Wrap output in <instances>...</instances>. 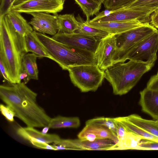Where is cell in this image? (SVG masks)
<instances>
[{
	"label": "cell",
	"instance_id": "obj_8",
	"mask_svg": "<svg viewBox=\"0 0 158 158\" xmlns=\"http://www.w3.org/2000/svg\"><path fill=\"white\" fill-rule=\"evenodd\" d=\"M152 14L150 12L137 10L126 6L114 10L106 9L98 13L90 21L105 22L136 20L143 23H150Z\"/></svg>",
	"mask_w": 158,
	"mask_h": 158
},
{
	"label": "cell",
	"instance_id": "obj_21",
	"mask_svg": "<svg viewBox=\"0 0 158 158\" xmlns=\"http://www.w3.org/2000/svg\"><path fill=\"white\" fill-rule=\"evenodd\" d=\"M87 133L94 134L97 136L98 139H110L113 140L116 143L118 141L117 137L110 129L102 126L96 124L85 125L78 135Z\"/></svg>",
	"mask_w": 158,
	"mask_h": 158
},
{
	"label": "cell",
	"instance_id": "obj_10",
	"mask_svg": "<svg viewBox=\"0 0 158 158\" xmlns=\"http://www.w3.org/2000/svg\"><path fill=\"white\" fill-rule=\"evenodd\" d=\"M118 49L115 35L110 34L101 39L94 53L97 65L101 69L105 71L114 64Z\"/></svg>",
	"mask_w": 158,
	"mask_h": 158
},
{
	"label": "cell",
	"instance_id": "obj_34",
	"mask_svg": "<svg viewBox=\"0 0 158 158\" xmlns=\"http://www.w3.org/2000/svg\"><path fill=\"white\" fill-rule=\"evenodd\" d=\"M116 126L117 136L118 140L123 137L129 131L120 122L114 118Z\"/></svg>",
	"mask_w": 158,
	"mask_h": 158
},
{
	"label": "cell",
	"instance_id": "obj_27",
	"mask_svg": "<svg viewBox=\"0 0 158 158\" xmlns=\"http://www.w3.org/2000/svg\"><path fill=\"white\" fill-rule=\"evenodd\" d=\"M81 8L86 17L85 22L90 20V17L99 13L101 5L91 0H74Z\"/></svg>",
	"mask_w": 158,
	"mask_h": 158
},
{
	"label": "cell",
	"instance_id": "obj_16",
	"mask_svg": "<svg viewBox=\"0 0 158 158\" xmlns=\"http://www.w3.org/2000/svg\"><path fill=\"white\" fill-rule=\"evenodd\" d=\"M17 134L23 139L30 141L34 140L45 142L48 143H55L61 138L56 134H44L34 127H20L16 131Z\"/></svg>",
	"mask_w": 158,
	"mask_h": 158
},
{
	"label": "cell",
	"instance_id": "obj_36",
	"mask_svg": "<svg viewBox=\"0 0 158 158\" xmlns=\"http://www.w3.org/2000/svg\"><path fill=\"white\" fill-rule=\"evenodd\" d=\"M146 87L158 90V76L156 75L152 76L148 82Z\"/></svg>",
	"mask_w": 158,
	"mask_h": 158
},
{
	"label": "cell",
	"instance_id": "obj_28",
	"mask_svg": "<svg viewBox=\"0 0 158 158\" xmlns=\"http://www.w3.org/2000/svg\"><path fill=\"white\" fill-rule=\"evenodd\" d=\"M126 6L133 9L149 12L152 14L158 10V0H136Z\"/></svg>",
	"mask_w": 158,
	"mask_h": 158
},
{
	"label": "cell",
	"instance_id": "obj_2",
	"mask_svg": "<svg viewBox=\"0 0 158 158\" xmlns=\"http://www.w3.org/2000/svg\"><path fill=\"white\" fill-rule=\"evenodd\" d=\"M24 37L0 17V60L12 83L21 82L22 61L27 53Z\"/></svg>",
	"mask_w": 158,
	"mask_h": 158
},
{
	"label": "cell",
	"instance_id": "obj_20",
	"mask_svg": "<svg viewBox=\"0 0 158 158\" xmlns=\"http://www.w3.org/2000/svg\"><path fill=\"white\" fill-rule=\"evenodd\" d=\"M56 15L59 27L58 32L71 33L78 29V23L73 14Z\"/></svg>",
	"mask_w": 158,
	"mask_h": 158
},
{
	"label": "cell",
	"instance_id": "obj_1",
	"mask_svg": "<svg viewBox=\"0 0 158 158\" xmlns=\"http://www.w3.org/2000/svg\"><path fill=\"white\" fill-rule=\"evenodd\" d=\"M37 96L24 82L0 86L1 99L27 127H44L48 126L51 119L37 103Z\"/></svg>",
	"mask_w": 158,
	"mask_h": 158
},
{
	"label": "cell",
	"instance_id": "obj_15",
	"mask_svg": "<svg viewBox=\"0 0 158 158\" xmlns=\"http://www.w3.org/2000/svg\"><path fill=\"white\" fill-rule=\"evenodd\" d=\"M139 104L142 111L158 119V90L146 87L140 92Z\"/></svg>",
	"mask_w": 158,
	"mask_h": 158
},
{
	"label": "cell",
	"instance_id": "obj_35",
	"mask_svg": "<svg viewBox=\"0 0 158 158\" xmlns=\"http://www.w3.org/2000/svg\"><path fill=\"white\" fill-rule=\"evenodd\" d=\"M33 145L39 148L56 150L53 145L47 143L36 140H32L30 142Z\"/></svg>",
	"mask_w": 158,
	"mask_h": 158
},
{
	"label": "cell",
	"instance_id": "obj_32",
	"mask_svg": "<svg viewBox=\"0 0 158 158\" xmlns=\"http://www.w3.org/2000/svg\"><path fill=\"white\" fill-rule=\"evenodd\" d=\"M0 109L2 114L8 121L10 122L14 121V117L15 116V114L10 107L7 105L6 106L1 104Z\"/></svg>",
	"mask_w": 158,
	"mask_h": 158
},
{
	"label": "cell",
	"instance_id": "obj_30",
	"mask_svg": "<svg viewBox=\"0 0 158 158\" xmlns=\"http://www.w3.org/2000/svg\"><path fill=\"white\" fill-rule=\"evenodd\" d=\"M136 0H105L103 3L106 10H114L127 6Z\"/></svg>",
	"mask_w": 158,
	"mask_h": 158
},
{
	"label": "cell",
	"instance_id": "obj_22",
	"mask_svg": "<svg viewBox=\"0 0 158 158\" xmlns=\"http://www.w3.org/2000/svg\"><path fill=\"white\" fill-rule=\"evenodd\" d=\"M26 50L27 53L31 52L40 58L47 57L51 59L50 56L35 36L33 31L24 36Z\"/></svg>",
	"mask_w": 158,
	"mask_h": 158
},
{
	"label": "cell",
	"instance_id": "obj_31",
	"mask_svg": "<svg viewBox=\"0 0 158 158\" xmlns=\"http://www.w3.org/2000/svg\"><path fill=\"white\" fill-rule=\"evenodd\" d=\"M135 150H158V142L143 139Z\"/></svg>",
	"mask_w": 158,
	"mask_h": 158
},
{
	"label": "cell",
	"instance_id": "obj_24",
	"mask_svg": "<svg viewBox=\"0 0 158 158\" xmlns=\"http://www.w3.org/2000/svg\"><path fill=\"white\" fill-rule=\"evenodd\" d=\"M80 125V120L78 117L58 116L51 118L48 126L50 128L52 129L77 128L79 127Z\"/></svg>",
	"mask_w": 158,
	"mask_h": 158
},
{
	"label": "cell",
	"instance_id": "obj_40",
	"mask_svg": "<svg viewBox=\"0 0 158 158\" xmlns=\"http://www.w3.org/2000/svg\"><path fill=\"white\" fill-rule=\"evenodd\" d=\"M49 128H50L48 126L44 127L42 131V133L45 134H47Z\"/></svg>",
	"mask_w": 158,
	"mask_h": 158
},
{
	"label": "cell",
	"instance_id": "obj_7",
	"mask_svg": "<svg viewBox=\"0 0 158 158\" xmlns=\"http://www.w3.org/2000/svg\"><path fill=\"white\" fill-rule=\"evenodd\" d=\"M158 50V30L133 46L118 62H125L129 60L155 64L157 58Z\"/></svg>",
	"mask_w": 158,
	"mask_h": 158
},
{
	"label": "cell",
	"instance_id": "obj_33",
	"mask_svg": "<svg viewBox=\"0 0 158 158\" xmlns=\"http://www.w3.org/2000/svg\"><path fill=\"white\" fill-rule=\"evenodd\" d=\"M15 0H1L0 17L4 16L9 11Z\"/></svg>",
	"mask_w": 158,
	"mask_h": 158
},
{
	"label": "cell",
	"instance_id": "obj_17",
	"mask_svg": "<svg viewBox=\"0 0 158 158\" xmlns=\"http://www.w3.org/2000/svg\"><path fill=\"white\" fill-rule=\"evenodd\" d=\"M4 17L6 21L23 37L33 31V28L19 13L9 10Z\"/></svg>",
	"mask_w": 158,
	"mask_h": 158
},
{
	"label": "cell",
	"instance_id": "obj_43",
	"mask_svg": "<svg viewBox=\"0 0 158 158\" xmlns=\"http://www.w3.org/2000/svg\"><path fill=\"white\" fill-rule=\"evenodd\" d=\"M157 76H158V72L156 74Z\"/></svg>",
	"mask_w": 158,
	"mask_h": 158
},
{
	"label": "cell",
	"instance_id": "obj_3",
	"mask_svg": "<svg viewBox=\"0 0 158 158\" xmlns=\"http://www.w3.org/2000/svg\"><path fill=\"white\" fill-rule=\"evenodd\" d=\"M40 43L62 70L81 65H97L95 53L86 49L65 45L44 34L33 31Z\"/></svg>",
	"mask_w": 158,
	"mask_h": 158
},
{
	"label": "cell",
	"instance_id": "obj_38",
	"mask_svg": "<svg viewBox=\"0 0 158 158\" xmlns=\"http://www.w3.org/2000/svg\"><path fill=\"white\" fill-rule=\"evenodd\" d=\"M0 69L1 73L4 79L9 84H10L11 83L7 76L5 69L2 63V62L0 60Z\"/></svg>",
	"mask_w": 158,
	"mask_h": 158
},
{
	"label": "cell",
	"instance_id": "obj_39",
	"mask_svg": "<svg viewBox=\"0 0 158 158\" xmlns=\"http://www.w3.org/2000/svg\"><path fill=\"white\" fill-rule=\"evenodd\" d=\"M28 0H15L13 3L12 6L17 5Z\"/></svg>",
	"mask_w": 158,
	"mask_h": 158
},
{
	"label": "cell",
	"instance_id": "obj_42",
	"mask_svg": "<svg viewBox=\"0 0 158 158\" xmlns=\"http://www.w3.org/2000/svg\"><path fill=\"white\" fill-rule=\"evenodd\" d=\"M154 122L156 124L158 127V119H157L156 121H154Z\"/></svg>",
	"mask_w": 158,
	"mask_h": 158
},
{
	"label": "cell",
	"instance_id": "obj_23",
	"mask_svg": "<svg viewBox=\"0 0 158 158\" xmlns=\"http://www.w3.org/2000/svg\"><path fill=\"white\" fill-rule=\"evenodd\" d=\"M126 117L132 123L158 137V127L155 123L154 120L143 118L135 114H131Z\"/></svg>",
	"mask_w": 158,
	"mask_h": 158
},
{
	"label": "cell",
	"instance_id": "obj_41",
	"mask_svg": "<svg viewBox=\"0 0 158 158\" xmlns=\"http://www.w3.org/2000/svg\"><path fill=\"white\" fill-rule=\"evenodd\" d=\"M92 1L99 4H103L105 0H91Z\"/></svg>",
	"mask_w": 158,
	"mask_h": 158
},
{
	"label": "cell",
	"instance_id": "obj_9",
	"mask_svg": "<svg viewBox=\"0 0 158 158\" xmlns=\"http://www.w3.org/2000/svg\"><path fill=\"white\" fill-rule=\"evenodd\" d=\"M64 2L65 0H28L11 6L9 10L20 13L43 12L56 15L63 10Z\"/></svg>",
	"mask_w": 158,
	"mask_h": 158
},
{
	"label": "cell",
	"instance_id": "obj_18",
	"mask_svg": "<svg viewBox=\"0 0 158 158\" xmlns=\"http://www.w3.org/2000/svg\"><path fill=\"white\" fill-rule=\"evenodd\" d=\"M37 57L36 54L32 53H27L23 57L22 72L27 74V77L24 81L26 84L31 79L38 80L39 71L36 62Z\"/></svg>",
	"mask_w": 158,
	"mask_h": 158
},
{
	"label": "cell",
	"instance_id": "obj_14",
	"mask_svg": "<svg viewBox=\"0 0 158 158\" xmlns=\"http://www.w3.org/2000/svg\"><path fill=\"white\" fill-rule=\"evenodd\" d=\"M85 23L88 25L108 32L116 35L132 29L143 26L147 23H143L135 20L125 21L94 22L90 20Z\"/></svg>",
	"mask_w": 158,
	"mask_h": 158
},
{
	"label": "cell",
	"instance_id": "obj_25",
	"mask_svg": "<svg viewBox=\"0 0 158 158\" xmlns=\"http://www.w3.org/2000/svg\"><path fill=\"white\" fill-rule=\"evenodd\" d=\"M76 19L78 23L79 28L76 32L92 36L99 40L110 34L106 31L87 25L85 21L79 15L77 17Z\"/></svg>",
	"mask_w": 158,
	"mask_h": 158
},
{
	"label": "cell",
	"instance_id": "obj_4",
	"mask_svg": "<svg viewBox=\"0 0 158 158\" xmlns=\"http://www.w3.org/2000/svg\"><path fill=\"white\" fill-rule=\"evenodd\" d=\"M154 64L147 61L132 60L118 62L104 71V78L111 85L114 94L123 95L132 89Z\"/></svg>",
	"mask_w": 158,
	"mask_h": 158
},
{
	"label": "cell",
	"instance_id": "obj_11",
	"mask_svg": "<svg viewBox=\"0 0 158 158\" xmlns=\"http://www.w3.org/2000/svg\"><path fill=\"white\" fill-rule=\"evenodd\" d=\"M52 38L65 45L86 49L94 53L101 40L76 32L71 33L58 32Z\"/></svg>",
	"mask_w": 158,
	"mask_h": 158
},
{
	"label": "cell",
	"instance_id": "obj_29",
	"mask_svg": "<svg viewBox=\"0 0 158 158\" xmlns=\"http://www.w3.org/2000/svg\"><path fill=\"white\" fill-rule=\"evenodd\" d=\"M88 124H96L106 127L117 137L116 126L114 118L104 117L94 118L85 122V125Z\"/></svg>",
	"mask_w": 158,
	"mask_h": 158
},
{
	"label": "cell",
	"instance_id": "obj_12",
	"mask_svg": "<svg viewBox=\"0 0 158 158\" xmlns=\"http://www.w3.org/2000/svg\"><path fill=\"white\" fill-rule=\"evenodd\" d=\"M112 140L108 139H97L91 142L78 139H60L54 144L62 145L67 150H109L115 144Z\"/></svg>",
	"mask_w": 158,
	"mask_h": 158
},
{
	"label": "cell",
	"instance_id": "obj_13",
	"mask_svg": "<svg viewBox=\"0 0 158 158\" xmlns=\"http://www.w3.org/2000/svg\"><path fill=\"white\" fill-rule=\"evenodd\" d=\"M32 18L29 23L34 31L44 34L54 35L57 33L59 27L56 15L43 12H34L29 14Z\"/></svg>",
	"mask_w": 158,
	"mask_h": 158
},
{
	"label": "cell",
	"instance_id": "obj_19",
	"mask_svg": "<svg viewBox=\"0 0 158 158\" xmlns=\"http://www.w3.org/2000/svg\"><path fill=\"white\" fill-rule=\"evenodd\" d=\"M143 139L142 137L129 131L109 150H135Z\"/></svg>",
	"mask_w": 158,
	"mask_h": 158
},
{
	"label": "cell",
	"instance_id": "obj_5",
	"mask_svg": "<svg viewBox=\"0 0 158 158\" xmlns=\"http://www.w3.org/2000/svg\"><path fill=\"white\" fill-rule=\"evenodd\" d=\"M68 71L71 82L81 92L95 91L102 85L104 78V71L97 65L72 66Z\"/></svg>",
	"mask_w": 158,
	"mask_h": 158
},
{
	"label": "cell",
	"instance_id": "obj_37",
	"mask_svg": "<svg viewBox=\"0 0 158 158\" xmlns=\"http://www.w3.org/2000/svg\"><path fill=\"white\" fill-rule=\"evenodd\" d=\"M150 23L158 29V10L154 12L151 15Z\"/></svg>",
	"mask_w": 158,
	"mask_h": 158
},
{
	"label": "cell",
	"instance_id": "obj_26",
	"mask_svg": "<svg viewBox=\"0 0 158 158\" xmlns=\"http://www.w3.org/2000/svg\"><path fill=\"white\" fill-rule=\"evenodd\" d=\"M115 118L122 123L129 131L142 137L144 139L158 142V137L132 123L126 117H118Z\"/></svg>",
	"mask_w": 158,
	"mask_h": 158
},
{
	"label": "cell",
	"instance_id": "obj_6",
	"mask_svg": "<svg viewBox=\"0 0 158 158\" xmlns=\"http://www.w3.org/2000/svg\"><path fill=\"white\" fill-rule=\"evenodd\" d=\"M157 29L149 23L115 35L118 51L114 56V64L139 42Z\"/></svg>",
	"mask_w": 158,
	"mask_h": 158
}]
</instances>
